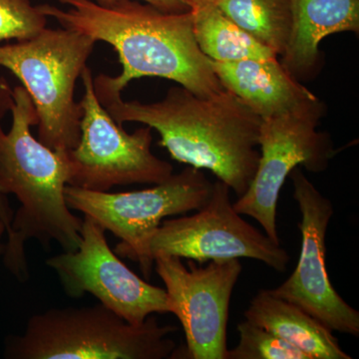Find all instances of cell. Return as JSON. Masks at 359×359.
<instances>
[{
	"label": "cell",
	"mask_w": 359,
	"mask_h": 359,
	"mask_svg": "<svg viewBox=\"0 0 359 359\" xmlns=\"http://www.w3.org/2000/svg\"><path fill=\"white\" fill-rule=\"evenodd\" d=\"M94 85V83H93ZM97 99L118 124L137 122L156 130L159 145L177 162L208 170L241 197L259 161L262 118L224 89L199 96L173 86L154 103L123 100L120 93L94 85Z\"/></svg>",
	"instance_id": "obj_1"
},
{
	"label": "cell",
	"mask_w": 359,
	"mask_h": 359,
	"mask_svg": "<svg viewBox=\"0 0 359 359\" xmlns=\"http://www.w3.org/2000/svg\"><path fill=\"white\" fill-rule=\"evenodd\" d=\"M67 6H39L63 28L110 44L119 56L121 74L98 75L94 85L122 94L132 80L160 77L176 82L199 96L224 89L212 60L201 50L193 30L192 11L168 13L140 0H119L101 6L93 0H57Z\"/></svg>",
	"instance_id": "obj_2"
},
{
	"label": "cell",
	"mask_w": 359,
	"mask_h": 359,
	"mask_svg": "<svg viewBox=\"0 0 359 359\" xmlns=\"http://www.w3.org/2000/svg\"><path fill=\"white\" fill-rule=\"evenodd\" d=\"M13 125L4 132L0 124V193L20 203L7 237L4 264L20 282L29 278L25 245L35 238L44 247L58 243L74 252L81 242L82 219L66 204L69 183L67 155L54 151L32 136L30 127L39 116L23 86L13 89Z\"/></svg>",
	"instance_id": "obj_3"
},
{
	"label": "cell",
	"mask_w": 359,
	"mask_h": 359,
	"mask_svg": "<svg viewBox=\"0 0 359 359\" xmlns=\"http://www.w3.org/2000/svg\"><path fill=\"white\" fill-rule=\"evenodd\" d=\"M173 325L156 316L141 325L123 320L102 304L50 309L34 314L25 332L4 344L7 359H166L176 353Z\"/></svg>",
	"instance_id": "obj_4"
},
{
	"label": "cell",
	"mask_w": 359,
	"mask_h": 359,
	"mask_svg": "<svg viewBox=\"0 0 359 359\" xmlns=\"http://www.w3.org/2000/svg\"><path fill=\"white\" fill-rule=\"evenodd\" d=\"M95 43L74 30L45 28L32 39L0 45V67L29 94L39 116V140L52 150L66 152L79 142L82 109L75 85Z\"/></svg>",
	"instance_id": "obj_5"
},
{
	"label": "cell",
	"mask_w": 359,
	"mask_h": 359,
	"mask_svg": "<svg viewBox=\"0 0 359 359\" xmlns=\"http://www.w3.org/2000/svg\"><path fill=\"white\" fill-rule=\"evenodd\" d=\"M212 183L203 170L188 166L153 188L109 193L67 185L66 204L83 212L105 231L121 240L116 254L136 262L150 278L154 259L149 250L151 238L167 217L198 211L209 200Z\"/></svg>",
	"instance_id": "obj_6"
},
{
	"label": "cell",
	"mask_w": 359,
	"mask_h": 359,
	"mask_svg": "<svg viewBox=\"0 0 359 359\" xmlns=\"http://www.w3.org/2000/svg\"><path fill=\"white\" fill-rule=\"evenodd\" d=\"M84 95L80 139L76 147L66 151L69 164L68 185L108 192L115 186L156 184L166 181L174 168L151 151V127L125 131L101 105L94 91L93 75L88 66L81 76Z\"/></svg>",
	"instance_id": "obj_7"
},
{
	"label": "cell",
	"mask_w": 359,
	"mask_h": 359,
	"mask_svg": "<svg viewBox=\"0 0 359 359\" xmlns=\"http://www.w3.org/2000/svg\"><path fill=\"white\" fill-rule=\"evenodd\" d=\"M325 112L327 106L320 101L308 109L262 119L257 172L233 208L256 219L276 244L278 197L290 172L304 166L311 173H321L337 153L330 135L318 130Z\"/></svg>",
	"instance_id": "obj_8"
},
{
	"label": "cell",
	"mask_w": 359,
	"mask_h": 359,
	"mask_svg": "<svg viewBox=\"0 0 359 359\" xmlns=\"http://www.w3.org/2000/svg\"><path fill=\"white\" fill-rule=\"evenodd\" d=\"M231 191L217 180L209 200L196 214L163 221L149 244L152 259L173 256L200 264L250 259L280 273L287 271V250L242 218L231 203Z\"/></svg>",
	"instance_id": "obj_9"
},
{
	"label": "cell",
	"mask_w": 359,
	"mask_h": 359,
	"mask_svg": "<svg viewBox=\"0 0 359 359\" xmlns=\"http://www.w3.org/2000/svg\"><path fill=\"white\" fill-rule=\"evenodd\" d=\"M72 297L94 295L123 320L138 325L154 313H172L166 290L133 273L110 249L105 230L93 219H82L81 242L74 252L46 261Z\"/></svg>",
	"instance_id": "obj_10"
},
{
	"label": "cell",
	"mask_w": 359,
	"mask_h": 359,
	"mask_svg": "<svg viewBox=\"0 0 359 359\" xmlns=\"http://www.w3.org/2000/svg\"><path fill=\"white\" fill-rule=\"evenodd\" d=\"M154 266L185 332L186 358L226 359L231 297L243 271L240 259L211 261L205 266L189 261L187 266L178 257L160 256Z\"/></svg>",
	"instance_id": "obj_11"
},
{
	"label": "cell",
	"mask_w": 359,
	"mask_h": 359,
	"mask_svg": "<svg viewBox=\"0 0 359 359\" xmlns=\"http://www.w3.org/2000/svg\"><path fill=\"white\" fill-rule=\"evenodd\" d=\"M294 199L301 212V256L294 273L273 290L332 332L359 335V313L335 290L327 269L325 238L334 216V205L316 188L299 167L290 172Z\"/></svg>",
	"instance_id": "obj_12"
},
{
	"label": "cell",
	"mask_w": 359,
	"mask_h": 359,
	"mask_svg": "<svg viewBox=\"0 0 359 359\" xmlns=\"http://www.w3.org/2000/svg\"><path fill=\"white\" fill-rule=\"evenodd\" d=\"M224 89L262 119L308 109L320 99L285 70L278 57L212 61Z\"/></svg>",
	"instance_id": "obj_13"
},
{
	"label": "cell",
	"mask_w": 359,
	"mask_h": 359,
	"mask_svg": "<svg viewBox=\"0 0 359 359\" xmlns=\"http://www.w3.org/2000/svg\"><path fill=\"white\" fill-rule=\"evenodd\" d=\"M289 40L280 56L297 81L313 79L323 66L320 44L330 35L359 33V0H292Z\"/></svg>",
	"instance_id": "obj_14"
},
{
	"label": "cell",
	"mask_w": 359,
	"mask_h": 359,
	"mask_svg": "<svg viewBox=\"0 0 359 359\" xmlns=\"http://www.w3.org/2000/svg\"><path fill=\"white\" fill-rule=\"evenodd\" d=\"M245 318L306 354L309 359H351L334 332L292 302L261 290L252 297Z\"/></svg>",
	"instance_id": "obj_15"
},
{
	"label": "cell",
	"mask_w": 359,
	"mask_h": 359,
	"mask_svg": "<svg viewBox=\"0 0 359 359\" xmlns=\"http://www.w3.org/2000/svg\"><path fill=\"white\" fill-rule=\"evenodd\" d=\"M196 41L207 57L216 62L278 57L224 15L215 4L192 8Z\"/></svg>",
	"instance_id": "obj_16"
},
{
	"label": "cell",
	"mask_w": 359,
	"mask_h": 359,
	"mask_svg": "<svg viewBox=\"0 0 359 359\" xmlns=\"http://www.w3.org/2000/svg\"><path fill=\"white\" fill-rule=\"evenodd\" d=\"M214 4L259 43L283 55L292 28V0H218Z\"/></svg>",
	"instance_id": "obj_17"
},
{
	"label": "cell",
	"mask_w": 359,
	"mask_h": 359,
	"mask_svg": "<svg viewBox=\"0 0 359 359\" xmlns=\"http://www.w3.org/2000/svg\"><path fill=\"white\" fill-rule=\"evenodd\" d=\"M237 330L240 340L233 348L226 351V359H309L306 354L249 320L241 321Z\"/></svg>",
	"instance_id": "obj_18"
},
{
	"label": "cell",
	"mask_w": 359,
	"mask_h": 359,
	"mask_svg": "<svg viewBox=\"0 0 359 359\" xmlns=\"http://www.w3.org/2000/svg\"><path fill=\"white\" fill-rule=\"evenodd\" d=\"M47 16L30 0H0V43L25 41L46 28Z\"/></svg>",
	"instance_id": "obj_19"
},
{
	"label": "cell",
	"mask_w": 359,
	"mask_h": 359,
	"mask_svg": "<svg viewBox=\"0 0 359 359\" xmlns=\"http://www.w3.org/2000/svg\"><path fill=\"white\" fill-rule=\"evenodd\" d=\"M14 104L13 89L4 77H0V124L8 112H11ZM14 212L9 205L6 196L0 193V222L6 226L7 237L11 235V223Z\"/></svg>",
	"instance_id": "obj_20"
},
{
	"label": "cell",
	"mask_w": 359,
	"mask_h": 359,
	"mask_svg": "<svg viewBox=\"0 0 359 359\" xmlns=\"http://www.w3.org/2000/svg\"><path fill=\"white\" fill-rule=\"evenodd\" d=\"M97 4L101 6H110L119 0H93ZM151 4L168 13H185L191 11V7L189 6L187 0H140Z\"/></svg>",
	"instance_id": "obj_21"
},
{
	"label": "cell",
	"mask_w": 359,
	"mask_h": 359,
	"mask_svg": "<svg viewBox=\"0 0 359 359\" xmlns=\"http://www.w3.org/2000/svg\"><path fill=\"white\" fill-rule=\"evenodd\" d=\"M216 1H218V0H187L191 7V11L194 7L205 6V4H214Z\"/></svg>",
	"instance_id": "obj_22"
},
{
	"label": "cell",
	"mask_w": 359,
	"mask_h": 359,
	"mask_svg": "<svg viewBox=\"0 0 359 359\" xmlns=\"http://www.w3.org/2000/svg\"><path fill=\"white\" fill-rule=\"evenodd\" d=\"M6 233V226H4V224H2L1 222H0V238H1L2 236H4V233ZM4 250H6V245L0 244V256H2V255H4Z\"/></svg>",
	"instance_id": "obj_23"
}]
</instances>
